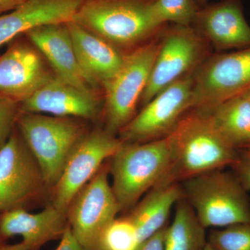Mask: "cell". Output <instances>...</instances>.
Wrapping results in <instances>:
<instances>
[{
    "label": "cell",
    "instance_id": "6da1fadb",
    "mask_svg": "<svg viewBox=\"0 0 250 250\" xmlns=\"http://www.w3.org/2000/svg\"><path fill=\"white\" fill-rule=\"evenodd\" d=\"M172 165L161 182L180 183L236 162L238 150L219 134L205 111L190 110L168 135Z\"/></svg>",
    "mask_w": 250,
    "mask_h": 250
},
{
    "label": "cell",
    "instance_id": "7a4b0ae2",
    "mask_svg": "<svg viewBox=\"0 0 250 250\" xmlns=\"http://www.w3.org/2000/svg\"><path fill=\"white\" fill-rule=\"evenodd\" d=\"M156 0H85L74 22L118 49L137 47L160 34L153 20Z\"/></svg>",
    "mask_w": 250,
    "mask_h": 250
},
{
    "label": "cell",
    "instance_id": "3957f363",
    "mask_svg": "<svg viewBox=\"0 0 250 250\" xmlns=\"http://www.w3.org/2000/svg\"><path fill=\"white\" fill-rule=\"evenodd\" d=\"M111 159L112 190L121 211L131 209L170 171L168 136L146 143H123Z\"/></svg>",
    "mask_w": 250,
    "mask_h": 250
},
{
    "label": "cell",
    "instance_id": "277c9868",
    "mask_svg": "<svg viewBox=\"0 0 250 250\" xmlns=\"http://www.w3.org/2000/svg\"><path fill=\"white\" fill-rule=\"evenodd\" d=\"M184 197L205 229L250 223V200L234 174L217 170L187 179Z\"/></svg>",
    "mask_w": 250,
    "mask_h": 250
},
{
    "label": "cell",
    "instance_id": "5b68a950",
    "mask_svg": "<svg viewBox=\"0 0 250 250\" xmlns=\"http://www.w3.org/2000/svg\"><path fill=\"white\" fill-rule=\"evenodd\" d=\"M26 146L40 166L46 187L53 188L75 145L84 135L72 118L22 113L16 120Z\"/></svg>",
    "mask_w": 250,
    "mask_h": 250
},
{
    "label": "cell",
    "instance_id": "8992f818",
    "mask_svg": "<svg viewBox=\"0 0 250 250\" xmlns=\"http://www.w3.org/2000/svg\"><path fill=\"white\" fill-rule=\"evenodd\" d=\"M159 35L126 54L121 69L103 84L105 130L110 134H119L135 116L160 47Z\"/></svg>",
    "mask_w": 250,
    "mask_h": 250
},
{
    "label": "cell",
    "instance_id": "52a82bcc",
    "mask_svg": "<svg viewBox=\"0 0 250 250\" xmlns=\"http://www.w3.org/2000/svg\"><path fill=\"white\" fill-rule=\"evenodd\" d=\"M207 44L192 26L172 24L164 28L160 47L140 100L141 104L144 106L161 90L196 71L208 58Z\"/></svg>",
    "mask_w": 250,
    "mask_h": 250
},
{
    "label": "cell",
    "instance_id": "ba28073f",
    "mask_svg": "<svg viewBox=\"0 0 250 250\" xmlns=\"http://www.w3.org/2000/svg\"><path fill=\"white\" fill-rule=\"evenodd\" d=\"M250 90V47L208 57L193 74L192 109L207 111Z\"/></svg>",
    "mask_w": 250,
    "mask_h": 250
},
{
    "label": "cell",
    "instance_id": "9c48e42d",
    "mask_svg": "<svg viewBox=\"0 0 250 250\" xmlns=\"http://www.w3.org/2000/svg\"><path fill=\"white\" fill-rule=\"evenodd\" d=\"M193 73L161 90L119 132L123 143L149 142L166 137L192 109Z\"/></svg>",
    "mask_w": 250,
    "mask_h": 250
},
{
    "label": "cell",
    "instance_id": "30bf717a",
    "mask_svg": "<svg viewBox=\"0 0 250 250\" xmlns=\"http://www.w3.org/2000/svg\"><path fill=\"white\" fill-rule=\"evenodd\" d=\"M108 172L109 167L103 166L67 208L69 226L85 250H98L104 230L121 212L108 182Z\"/></svg>",
    "mask_w": 250,
    "mask_h": 250
},
{
    "label": "cell",
    "instance_id": "8fae6325",
    "mask_svg": "<svg viewBox=\"0 0 250 250\" xmlns=\"http://www.w3.org/2000/svg\"><path fill=\"white\" fill-rule=\"evenodd\" d=\"M123 141L106 130L85 134L69 154L58 182L53 187L52 205L67 213L77 193L111 159Z\"/></svg>",
    "mask_w": 250,
    "mask_h": 250
},
{
    "label": "cell",
    "instance_id": "7c38bea8",
    "mask_svg": "<svg viewBox=\"0 0 250 250\" xmlns=\"http://www.w3.org/2000/svg\"><path fill=\"white\" fill-rule=\"evenodd\" d=\"M46 187L42 171L21 135L0 149V213L23 207Z\"/></svg>",
    "mask_w": 250,
    "mask_h": 250
},
{
    "label": "cell",
    "instance_id": "4fadbf2b",
    "mask_svg": "<svg viewBox=\"0 0 250 250\" xmlns=\"http://www.w3.org/2000/svg\"><path fill=\"white\" fill-rule=\"evenodd\" d=\"M34 45L18 42L0 57V95L24 102L54 77Z\"/></svg>",
    "mask_w": 250,
    "mask_h": 250
},
{
    "label": "cell",
    "instance_id": "5bb4252c",
    "mask_svg": "<svg viewBox=\"0 0 250 250\" xmlns=\"http://www.w3.org/2000/svg\"><path fill=\"white\" fill-rule=\"evenodd\" d=\"M192 27L219 50L250 47V26L241 0H223L200 7Z\"/></svg>",
    "mask_w": 250,
    "mask_h": 250
},
{
    "label": "cell",
    "instance_id": "9a60e30c",
    "mask_svg": "<svg viewBox=\"0 0 250 250\" xmlns=\"http://www.w3.org/2000/svg\"><path fill=\"white\" fill-rule=\"evenodd\" d=\"M21 110L22 113L89 120L98 116L100 103L93 92L81 90L54 75L22 102Z\"/></svg>",
    "mask_w": 250,
    "mask_h": 250
},
{
    "label": "cell",
    "instance_id": "2e32d148",
    "mask_svg": "<svg viewBox=\"0 0 250 250\" xmlns=\"http://www.w3.org/2000/svg\"><path fill=\"white\" fill-rule=\"evenodd\" d=\"M26 35L49 62L56 77L81 90L93 92L77 62L66 23L41 26Z\"/></svg>",
    "mask_w": 250,
    "mask_h": 250
},
{
    "label": "cell",
    "instance_id": "e0dca14e",
    "mask_svg": "<svg viewBox=\"0 0 250 250\" xmlns=\"http://www.w3.org/2000/svg\"><path fill=\"white\" fill-rule=\"evenodd\" d=\"M68 225L67 213L52 205L37 213L21 208L4 212L0 217L1 236L5 239L21 236L30 250H39L48 242L62 238Z\"/></svg>",
    "mask_w": 250,
    "mask_h": 250
},
{
    "label": "cell",
    "instance_id": "ac0fdd59",
    "mask_svg": "<svg viewBox=\"0 0 250 250\" xmlns=\"http://www.w3.org/2000/svg\"><path fill=\"white\" fill-rule=\"evenodd\" d=\"M85 0H26L0 16V46L41 26L72 21Z\"/></svg>",
    "mask_w": 250,
    "mask_h": 250
},
{
    "label": "cell",
    "instance_id": "d6986e66",
    "mask_svg": "<svg viewBox=\"0 0 250 250\" xmlns=\"http://www.w3.org/2000/svg\"><path fill=\"white\" fill-rule=\"evenodd\" d=\"M66 24L77 62L92 86L111 80L121 69L126 54L73 21Z\"/></svg>",
    "mask_w": 250,
    "mask_h": 250
},
{
    "label": "cell",
    "instance_id": "ffe728a7",
    "mask_svg": "<svg viewBox=\"0 0 250 250\" xmlns=\"http://www.w3.org/2000/svg\"><path fill=\"white\" fill-rule=\"evenodd\" d=\"M184 197L179 183L161 182L131 208L126 217L134 224L141 243L167 225L172 208Z\"/></svg>",
    "mask_w": 250,
    "mask_h": 250
},
{
    "label": "cell",
    "instance_id": "44dd1931",
    "mask_svg": "<svg viewBox=\"0 0 250 250\" xmlns=\"http://www.w3.org/2000/svg\"><path fill=\"white\" fill-rule=\"evenodd\" d=\"M204 111L231 147L242 149L250 142V103L244 95L229 99Z\"/></svg>",
    "mask_w": 250,
    "mask_h": 250
},
{
    "label": "cell",
    "instance_id": "7402d4cb",
    "mask_svg": "<svg viewBox=\"0 0 250 250\" xmlns=\"http://www.w3.org/2000/svg\"><path fill=\"white\" fill-rule=\"evenodd\" d=\"M207 244L206 229L184 197L175 205L173 221L166 229L164 250H204Z\"/></svg>",
    "mask_w": 250,
    "mask_h": 250
},
{
    "label": "cell",
    "instance_id": "603a6c76",
    "mask_svg": "<svg viewBox=\"0 0 250 250\" xmlns=\"http://www.w3.org/2000/svg\"><path fill=\"white\" fill-rule=\"evenodd\" d=\"M200 6L197 0H156L152 7L153 20L158 27L168 23L191 26Z\"/></svg>",
    "mask_w": 250,
    "mask_h": 250
},
{
    "label": "cell",
    "instance_id": "cb8c5ba5",
    "mask_svg": "<svg viewBox=\"0 0 250 250\" xmlns=\"http://www.w3.org/2000/svg\"><path fill=\"white\" fill-rule=\"evenodd\" d=\"M141 243L131 220L127 217L116 218L104 230L98 250H137Z\"/></svg>",
    "mask_w": 250,
    "mask_h": 250
},
{
    "label": "cell",
    "instance_id": "d4e9b609",
    "mask_svg": "<svg viewBox=\"0 0 250 250\" xmlns=\"http://www.w3.org/2000/svg\"><path fill=\"white\" fill-rule=\"evenodd\" d=\"M207 243L215 250H250V223H240L213 229Z\"/></svg>",
    "mask_w": 250,
    "mask_h": 250
},
{
    "label": "cell",
    "instance_id": "484cf974",
    "mask_svg": "<svg viewBox=\"0 0 250 250\" xmlns=\"http://www.w3.org/2000/svg\"><path fill=\"white\" fill-rule=\"evenodd\" d=\"M17 108L16 101L0 95V149L13 133L18 116Z\"/></svg>",
    "mask_w": 250,
    "mask_h": 250
},
{
    "label": "cell",
    "instance_id": "4316f807",
    "mask_svg": "<svg viewBox=\"0 0 250 250\" xmlns=\"http://www.w3.org/2000/svg\"><path fill=\"white\" fill-rule=\"evenodd\" d=\"M238 156L236 162L231 166L233 174L240 183L246 188L250 190V149H238Z\"/></svg>",
    "mask_w": 250,
    "mask_h": 250
},
{
    "label": "cell",
    "instance_id": "83f0119b",
    "mask_svg": "<svg viewBox=\"0 0 250 250\" xmlns=\"http://www.w3.org/2000/svg\"><path fill=\"white\" fill-rule=\"evenodd\" d=\"M167 228V226L166 225L155 234L142 242L137 250H164Z\"/></svg>",
    "mask_w": 250,
    "mask_h": 250
},
{
    "label": "cell",
    "instance_id": "f1b7e54d",
    "mask_svg": "<svg viewBox=\"0 0 250 250\" xmlns=\"http://www.w3.org/2000/svg\"><path fill=\"white\" fill-rule=\"evenodd\" d=\"M60 239V243L55 250H85L74 236L69 225Z\"/></svg>",
    "mask_w": 250,
    "mask_h": 250
},
{
    "label": "cell",
    "instance_id": "f546056e",
    "mask_svg": "<svg viewBox=\"0 0 250 250\" xmlns=\"http://www.w3.org/2000/svg\"><path fill=\"white\" fill-rule=\"evenodd\" d=\"M25 1L26 0H0V15L16 9Z\"/></svg>",
    "mask_w": 250,
    "mask_h": 250
},
{
    "label": "cell",
    "instance_id": "4dcf8cb0",
    "mask_svg": "<svg viewBox=\"0 0 250 250\" xmlns=\"http://www.w3.org/2000/svg\"><path fill=\"white\" fill-rule=\"evenodd\" d=\"M0 250H30L29 248L26 246L22 242L14 245H1L0 246Z\"/></svg>",
    "mask_w": 250,
    "mask_h": 250
},
{
    "label": "cell",
    "instance_id": "1f68e13d",
    "mask_svg": "<svg viewBox=\"0 0 250 250\" xmlns=\"http://www.w3.org/2000/svg\"><path fill=\"white\" fill-rule=\"evenodd\" d=\"M207 1H208V0H197V4L199 5V6H200V8L207 4Z\"/></svg>",
    "mask_w": 250,
    "mask_h": 250
},
{
    "label": "cell",
    "instance_id": "d6a6232c",
    "mask_svg": "<svg viewBox=\"0 0 250 250\" xmlns=\"http://www.w3.org/2000/svg\"><path fill=\"white\" fill-rule=\"evenodd\" d=\"M1 213H0V217H1ZM6 239H5L4 237L1 236V233H0V246L1 245L5 244V241H6Z\"/></svg>",
    "mask_w": 250,
    "mask_h": 250
},
{
    "label": "cell",
    "instance_id": "836d02e7",
    "mask_svg": "<svg viewBox=\"0 0 250 250\" xmlns=\"http://www.w3.org/2000/svg\"><path fill=\"white\" fill-rule=\"evenodd\" d=\"M243 95H244V96L246 97V98L248 99V100H249L250 103V90H248V92H246V93L243 94Z\"/></svg>",
    "mask_w": 250,
    "mask_h": 250
},
{
    "label": "cell",
    "instance_id": "e575fe53",
    "mask_svg": "<svg viewBox=\"0 0 250 250\" xmlns=\"http://www.w3.org/2000/svg\"><path fill=\"white\" fill-rule=\"evenodd\" d=\"M204 250H215L213 249V248H212L211 246H210L209 244H208V243H207V246H205V249Z\"/></svg>",
    "mask_w": 250,
    "mask_h": 250
},
{
    "label": "cell",
    "instance_id": "d590c367",
    "mask_svg": "<svg viewBox=\"0 0 250 250\" xmlns=\"http://www.w3.org/2000/svg\"><path fill=\"white\" fill-rule=\"evenodd\" d=\"M242 149H250V142L248 143V144H247L246 146H245V147H243V148H242Z\"/></svg>",
    "mask_w": 250,
    "mask_h": 250
}]
</instances>
